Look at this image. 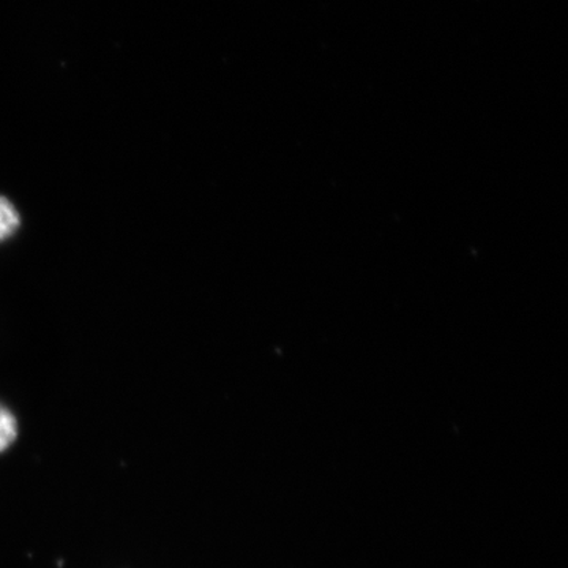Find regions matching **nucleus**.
Returning a JSON list of instances; mask_svg holds the SVG:
<instances>
[{
  "mask_svg": "<svg viewBox=\"0 0 568 568\" xmlns=\"http://www.w3.org/2000/svg\"><path fill=\"white\" fill-rule=\"evenodd\" d=\"M21 226L20 212L17 211L13 203L0 194V242L7 241Z\"/></svg>",
  "mask_w": 568,
  "mask_h": 568,
  "instance_id": "obj_1",
  "label": "nucleus"
},
{
  "mask_svg": "<svg viewBox=\"0 0 568 568\" xmlns=\"http://www.w3.org/2000/svg\"><path fill=\"white\" fill-rule=\"evenodd\" d=\"M18 422L10 409L0 405V454L17 440Z\"/></svg>",
  "mask_w": 568,
  "mask_h": 568,
  "instance_id": "obj_2",
  "label": "nucleus"
}]
</instances>
